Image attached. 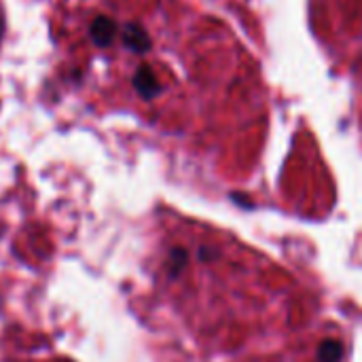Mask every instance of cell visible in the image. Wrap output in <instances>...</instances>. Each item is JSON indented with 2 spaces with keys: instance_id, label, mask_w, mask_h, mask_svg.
<instances>
[{
  "instance_id": "cell-1",
  "label": "cell",
  "mask_w": 362,
  "mask_h": 362,
  "mask_svg": "<svg viewBox=\"0 0 362 362\" xmlns=\"http://www.w3.org/2000/svg\"><path fill=\"white\" fill-rule=\"evenodd\" d=\"M134 89L144 98V100H153L155 95L161 93V85L157 81V74L153 72L151 66H140L134 74Z\"/></svg>"
},
{
  "instance_id": "cell-2",
  "label": "cell",
  "mask_w": 362,
  "mask_h": 362,
  "mask_svg": "<svg viewBox=\"0 0 362 362\" xmlns=\"http://www.w3.org/2000/svg\"><path fill=\"white\" fill-rule=\"evenodd\" d=\"M121 38H123V45L134 53H146L151 49V36L140 23H125Z\"/></svg>"
},
{
  "instance_id": "cell-3",
  "label": "cell",
  "mask_w": 362,
  "mask_h": 362,
  "mask_svg": "<svg viewBox=\"0 0 362 362\" xmlns=\"http://www.w3.org/2000/svg\"><path fill=\"white\" fill-rule=\"evenodd\" d=\"M89 34L93 38V42L98 47H108L112 40H115V34H117V25L110 17L106 15H98L93 21H91V28H89Z\"/></svg>"
},
{
  "instance_id": "cell-4",
  "label": "cell",
  "mask_w": 362,
  "mask_h": 362,
  "mask_svg": "<svg viewBox=\"0 0 362 362\" xmlns=\"http://www.w3.org/2000/svg\"><path fill=\"white\" fill-rule=\"evenodd\" d=\"M2 32H4V17L0 13V40H2Z\"/></svg>"
}]
</instances>
